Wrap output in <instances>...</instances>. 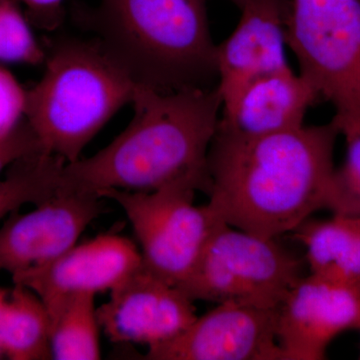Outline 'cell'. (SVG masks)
I'll use <instances>...</instances> for the list:
<instances>
[{
	"label": "cell",
	"instance_id": "cell-1",
	"mask_svg": "<svg viewBox=\"0 0 360 360\" xmlns=\"http://www.w3.org/2000/svg\"><path fill=\"white\" fill-rule=\"evenodd\" d=\"M340 136L333 120L257 136L219 124L208 153V205L225 224L264 238L295 231L326 210Z\"/></svg>",
	"mask_w": 360,
	"mask_h": 360
},
{
	"label": "cell",
	"instance_id": "cell-2",
	"mask_svg": "<svg viewBox=\"0 0 360 360\" xmlns=\"http://www.w3.org/2000/svg\"><path fill=\"white\" fill-rule=\"evenodd\" d=\"M134 115L96 155L65 163L58 189L94 194L148 193L179 180L210 189L207 158L221 117L217 86L160 92L137 86Z\"/></svg>",
	"mask_w": 360,
	"mask_h": 360
},
{
	"label": "cell",
	"instance_id": "cell-3",
	"mask_svg": "<svg viewBox=\"0 0 360 360\" xmlns=\"http://www.w3.org/2000/svg\"><path fill=\"white\" fill-rule=\"evenodd\" d=\"M77 18L137 85L160 92L217 87L207 0H101Z\"/></svg>",
	"mask_w": 360,
	"mask_h": 360
},
{
	"label": "cell",
	"instance_id": "cell-4",
	"mask_svg": "<svg viewBox=\"0 0 360 360\" xmlns=\"http://www.w3.org/2000/svg\"><path fill=\"white\" fill-rule=\"evenodd\" d=\"M44 63L41 79L26 90L25 117L44 153L75 162L110 118L132 103L139 85L94 39L59 40Z\"/></svg>",
	"mask_w": 360,
	"mask_h": 360
},
{
	"label": "cell",
	"instance_id": "cell-5",
	"mask_svg": "<svg viewBox=\"0 0 360 360\" xmlns=\"http://www.w3.org/2000/svg\"><path fill=\"white\" fill-rule=\"evenodd\" d=\"M288 46L338 129L360 124V0H291Z\"/></svg>",
	"mask_w": 360,
	"mask_h": 360
},
{
	"label": "cell",
	"instance_id": "cell-6",
	"mask_svg": "<svg viewBox=\"0 0 360 360\" xmlns=\"http://www.w3.org/2000/svg\"><path fill=\"white\" fill-rule=\"evenodd\" d=\"M302 262L276 238L222 224L179 286L191 300L276 309L302 277Z\"/></svg>",
	"mask_w": 360,
	"mask_h": 360
},
{
	"label": "cell",
	"instance_id": "cell-7",
	"mask_svg": "<svg viewBox=\"0 0 360 360\" xmlns=\"http://www.w3.org/2000/svg\"><path fill=\"white\" fill-rule=\"evenodd\" d=\"M200 187L179 180L148 193L110 191L101 198L122 208L148 271L179 288L188 278L213 232L224 220L205 205H195Z\"/></svg>",
	"mask_w": 360,
	"mask_h": 360
},
{
	"label": "cell",
	"instance_id": "cell-8",
	"mask_svg": "<svg viewBox=\"0 0 360 360\" xmlns=\"http://www.w3.org/2000/svg\"><path fill=\"white\" fill-rule=\"evenodd\" d=\"M141 266L139 246L110 232L77 243L49 264L15 274L13 281L39 296L51 315L75 296L110 292Z\"/></svg>",
	"mask_w": 360,
	"mask_h": 360
},
{
	"label": "cell",
	"instance_id": "cell-9",
	"mask_svg": "<svg viewBox=\"0 0 360 360\" xmlns=\"http://www.w3.org/2000/svg\"><path fill=\"white\" fill-rule=\"evenodd\" d=\"M150 360H285L276 338V309L219 303L176 338L148 348Z\"/></svg>",
	"mask_w": 360,
	"mask_h": 360
},
{
	"label": "cell",
	"instance_id": "cell-10",
	"mask_svg": "<svg viewBox=\"0 0 360 360\" xmlns=\"http://www.w3.org/2000/svg\"><path fill=\"white\" fill-rule=\"evenodd\" d=\"M360 288L303 276L276 309V338L285 360H322L331 341L359 329Z\"/></svg>",
	"mask_w": 360,
	"mask_h": 360
},
{
	"label": "cell",
	"instance_id": "cell-11",
	"mask_svg": "<svg viewBox=\"0 0 360 360\" xmlns=\"http://www.w3.org/2000/svg\"><path fill=\"white\" fill-rule=\"evenodd\" d=\"M101 200L58 189L32 212L9 215L0 226V271L13 276L60 257L103 213Z\"/></svg>",
	"mask_w": 360,
	"mask_h": 360
},
{
	"label": "cell",
	"instance_id": "cell-12",
	"mask_svg": "<svg viewBox=\"0 0 360 360\" xmlns=\"http://www.w3.org/2000/svg\"><path fill=\"white\" fill-rule=\"evenodd\" d=\"M97 307L99 324L115 343L148 348L176 338L198 317L194 300L142 266Z\"/></svg>",
	"mask_w": 360,
	"mask_h": 360
},
{
	"label": "cell",
	"instance_id": "cell-13",
	"mask_svg": "<svg viewBox=\"0 0 360 360\" xmlns=\"http://www.w3.org/2000/svg\"><path fill=\"white\" fill-rule=\"evenodd\" d=\"M236 28L217 44V90L222 108L257 78L288 68L291 0H245Z\"/></svg>",
	"mask_w": 360,
	"mask_h": 360
},
{
	"label": "cell",
	"instance_id": "cell-14",
	"mask_svg": "<svg viewBox=\"0 0 360 360\" xmlns=\"http://www.w3.org/2000/svg\"><path fill=\"white\" fill-rule=\"evenodd\" d=\"M319 101L309 80L288 66L245 85L222 108L219 127L250 136L300 129L307 111Z\"/></svg>",
	"mask_w": 360,
	"mask_h": 360
},
{
	"label": "cell",
	"instance_id": "cell-15",
	"mask_svg": "<svg viewBox=\"0 0 360 360\" xmlns=\"http://www.w3.org/2000/svg\"><path fill=\"white\" fill-rule=\"evenodd\" d=\"M291 233L307 250L310 274L360 288V217L309 219Z\"/></svg>",
	"mask_w": 360,
	"mask_h": 360
},
{
	"label": "cell",
	"instance_id": "cell-16",
	"mask_svg": "<svg viewBox=\"0 0 360 360\" xmlns=\"http://www.w3.org/2000/svg\"><path fill=\"white\" fill-rule=\"evenodd\" d=\"M51 319L41 300L14 284L0 333V347L11 360L51 359Z\"/></svg>",
	"mask_w": 360,
	"mask_h": 360
},
{
	"label": "cell",
	"instance_id": "cell-17",
	"mask_svg": "<svg viewBox=\"0 0 360 360\" xmlns=\"http://www.w3.org/2000/svg\"><path fill=\"white\" fill-rule=\"evenodd\" d=\"M51 359H101V328L96 296L84 295L70 298L51 314Z\"/></svg>",
	"mask_w": 360,
	"mask_h": 360
},
{
	"label": "cell",
	"instance_id": "cell-18",
	"mask_svg": "<svg viewBox=\"0 0 360 360\" xmlns=\"http://www.w3.org/2000/svg\"><path fill=\"white\" fill-rule=\"evenodd\" d=\"M65 161L44 153L16 161L0 179V220L26 205H37L58 191Z\"/></svg>",
	"mask_w": 360,
	"mask_h": 360
},
{
	"label": "cell",
	"instance_id": "cell-19",
	"mask_svg": "<svg viewBox=\"0 0 360 360\" xmlns=\"http://www.w3.org/2000/svg\"><path fill=\"white\" fill-rule=\"evenodd\" d=\"M345 137V161L335 169L329 186L326 210L333 214L360 217V125L340 129Z\"/></svg>",
	"mask_w": 360,
	"mask_h": 360
},
{
	"label": "cell",
	"instance_id": "cell-20",
	"mask_svg": "<svg viewBox=\"0 0 360 360\" xmlns=\"http://www.w3.org/2000/svg\"><path fill=\"white\" fill-rule=\"evenodd\" d=\"M16 0H0V61L44 65L46 53Z\"/></svg>",
	"mask_w": 360,
	"mask_h": 360
},
{
	"label": "cell",
	"instance_id": "cell-21",
	"mask_svg": "<svg viewBox=\"0 0 360 360\" xmlns=\"http://www.w3.org/2000/svg\"><path fill=\"white\" fill-rule=\"evenodd\" d=\"M26 90L0 66V139L13 131L25 118Z\"/></svg>",
	"mask_w": 360,
	"mask_h": 360
},
{
	"label": "cell",
	"instance_id": "cell-22",
	"mask_svg": "<svg viewBox=\"0 0 360 360\" xmlns=\"http://www.w3.org/2000/svg\"><path fill=\"white\" fill-rule=\"evenodd\" d=\"M44 153L39 137L25 117L18 127L0 139V175L16 161Z\"/></svg>",
	"mask_w": 360,
	"mask_h": 360
},
{
	"label": "cell",
	"instance_id": "cell-23",
	"mask_svg": "<svg viewBox=\"0 0 360 360\" xmlns=\"http://www.w3.org/2000/svg\"><path fill=\"white\" fill-rule=\"evenodd\" d=\"M30 25L45 30H56L63 20V0H21Z\"/></svg>",
	"mask_w": 360,
	"mask_h": 360
},
{
	"label": "cell",
	"instance_id": "cell-24",
	"mask_svg": "<svg viewBox=\"0 0 360 360\" xmlns=\"http://www.w3.org/2000/svg\"><path fill=\"white\" fill-rule=\"evenodd\" d=\"M11 290H7V288L0 286V333H1L2 324H4V319H6Z\"/></svg>",
	"mask_w": 360,
	"mask_h": 360
},
{
	"label": "cell",
	"instance_id": "cell-25",
	"mask_svg": "<svg viewBox=\"0 0 360 360\" xmlns=\"http://www.w3.org/2000/svg\"><path fill=\"white\" fill-rule=\"evenodd\" d=\"M229 1H231L232 4H234L236 6L239 7L243 4V2L245 1V0H229Z\"/></svg>",
	"mask_w": 360,
	"mask_h": 360
},
{
	"label": "cell",
	"instance_id": "cell-26",
	"mask_svg": "<svg viewBox=\"0 0 360 360\" xmlns=\"http://www.w3.org/2000/svg\"><path fill=\"white\" fill-rule=\"evenodd\" d=\"M4 352H2L1 348H0V359H1L2 356H4Z\"/></svg>",
	"mask_w": 360,
	"mask_h": 360
},
{
	"label": "cell",
	"instance_id": "cell-27",
	"mask_svg": "<svg viewBox=\"0 0 360 360\" xmlns=\"http://www.w3.org/2000/svg\"><path fill=\"white\" fill-rule=\"evenodd\" d=\"M359 330H360V324H359Z\"/></svg>",
	"mask_w": 360,
	"mask_h": 360
}]
</instances>
